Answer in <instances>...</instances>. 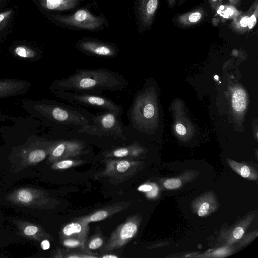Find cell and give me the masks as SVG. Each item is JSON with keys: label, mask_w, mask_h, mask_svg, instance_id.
<instances>
[{"label": "cell", "mask_w": 258, "mask_h": 258, "mask_svg": "<svg viewBox=\"0 0 258 258\" xmlns=\"http://www.w3.org/2000/svg\"><path fill=\"white\" fill-rule=\"evenodd\" d=\"M258 16V3L255 0L249 9L236 17L228 25V28L234 33L244 34L254 28Z\"/></svg>", "instance_id": "cell-9"}, {"label": "cell", "mask_w": 258, "mask_h": 258, "mask_svg": "<svg viewBox=\"0 0 258 258\" xmlns=\"http://www.w3.org/2000/svg\"><path fill=\"white\" fill-rule=\"evenodd\" d=\"M82 148V144L77 141H61L55 142L51 145L49 160L54 161L65 154H76Z\"/></svg>", "instance_id": "cell-13"}, {"label": "cell", "mask_w": 258, "mask_h": 258, "mask_svg": "<svg viewBox=\"0 0 258 258\" xmlns=\"http://www.w3.org/2000/svg\"><path fill=\"white\" fill-rule=\"evenodd\" d=\"M103 258H117L118 256L115 255H105L102 256Z\"/></svg>", "instance_id": "cell-38"}, {"label": "cell", "mask_w": 258, "mask_h": 258, "mask_svg": "<svg viewBox=\"0 0 258 258\" xmlns=\"http://www.w3.org/2000/svg\"><path fill=\"white\" fill-rule=\"evenodd\" d=\"M160 0H135L134 13L140 32L150 29L154 23Z\"/></svg>", "instance_id": "cell-8"}, {"label": "cell", "mask_w": 258, "mask_h": 258, "mask_svg": "<svg viewBox=\"0 0 258 258\" xmlns=\"http://www.w3.org/2000/svg\"><path fill=\"white\" fill-rule=\"evenodd\" d=\"M25 83L14 80L0 81V98L16 95L24 88Z\"/></svg>", "instance_id": "cell-16"}, {"label": "cell", "mask_w": 258, "mask_h": 258, "mask_svg": "<svg viewBox=\"0 0 258 258\" xmlns=\"http://www.w3.org/2000/svg\"><path fill=\"white\" fill-rule=\"evenodd\" d=\"M130 166V164L128 161L122 160L118 163L116 169L119 172H124L128 169Z\"/></svg>", "instance_id": "cell-25"}, {"label": "cell", "mask_w": 258, "mask_h": 258, "mask_svg": "<svg viewBox=\"0 0 258 258\" xmlns=\"http://www.w3.org/2000/svg\"><path fill=\"white\" fill-rule=\"evenodd\" d=\"M108 216V212L105 210H100L92 214L90 217V220L92 222H96L102 220Z\"/></svg>", "instance_id": "cell-22"}, {"label": "cell", "mask_w": 258, "mask_h": 258, "mask_svg": "<svg viewBox=\"0 0 258 258\" xmlns=\"http://www.w3.org/2000/svg\"><path fill=\"white\" fill-rule=\"evenodd\" d=\"M232 104L236 111H243L246 106V95L242 89L236 90L232 96Z\"/></svg>", "instance_id": "cell-17"}, {"label": "cell", "mask_w": 258, "mask_h": 258, "mask_svg": "<svg viewBox=\"0 0 258 258\" xmlns=\"http://www.w3.org/2000/svg\"><path fill=\"white\" fill-rule=\"evenodd\" d=\"M208 13L203 7H198L188 12L176 15L172 19L174 25L180 28H189L205 21Z\"/></svg>", "instance_id": "cell-10"}, {"label": "cell", "mask_w": 258, "mask_h": 258, "mask_svg": "<svg viewBox=\"0 0 258 258\" xmlns=\"http://www.w3.org/2000/svg\"><path fill=\"white\" fill-rule=\"evenodd\" d=\"M53 94L71 104L111 111L121 116L123 113L122 106L111 99L99 95L89 93H74L66 91H53Z\"/></svg>", "instance_id": "cell-3"}, {"label": "cell", "mask_w": 258, "mask_h": 258, "mask_svg": "<svg viewBox=\"0 0 258 258\" xmlns=\"http://www.w3.org/2000/svg\"><path fill=\"white\" fill-rule=\"evenodd\" d=\"M41 246L43 250H47L50 248L49 241L47 239H44L41 242Z\"/></svg>", "instance_id": "cell-35"}, {"label": "cell", "mask_w": 258, "mask_h": 258, "mask_svg": "<svg viewBox=\"0 0 258 258\" xmlns=\"http://www.w3.org/2000/svg\"><path fill=\"white\" fill-rule=\"evenodd\" d=\"M12 10H8L0 13V24L4 22L7 19L12 13Z\"/></svg>", "instance_id": "cell-32"}, {"label": "cell", "mask_w": 258, "mask_h": 258, "mask_svg": "<svg viewBox=\"0 0 258 258\" xmlns=\"http://www.w3.org/2000/svg\"><path fill=\"white\" fill-rule=\"evenodd\" d=\"M73 163V161L71 160H62L55 163L52 167L55 169H64L71 167Z\"/></svg>", "instance_id": "cell-23"}, {"label": "cell", "mask_w": 258, "mask_h": 258, "mask_svg": "<svg viewBox=\"0 0 258 258\" xmlns=\"http://www.w3.org/2000/svg\"><path fill=\"white\" fill-rule=\"evenodd\" d=\"M83 231V229L78 223H71L67 225L63 229V233L66 236L79 234Z\"/></svg>", "instance_id": "cell-19"}, {"label": "cell", "mask_w": 258, "mask_h": 258, "mask_svg": "<svg viewBox=\"0 0 258 258\" xmlns=\"http://www.w3.org/2000/svg\"><path fill=\"white\" fill-rule=\"evenodd\" d=\"M103 243V240L99 237H97L92 240L89 244V248L90 249L95 250L100 247Z\"/></svg>", "instance_id": "cell-24"}, {"label": "cell", "mask_w": 258, "mask_h": 258, "mask_svg": "<svg viewBox=\"0 0 258 258\" xmlns=\"http://www.w3.org/2000/svg\"><path fill=\"white\" fill-rule=\"evenodd\" d=\"M63 245L70 248H75L81 245L80 241L75 239H67L63 241Z\"/></svg>", "instance_id": "cell-26"}, {"label": "cell", "mask_w": 258, "mask_h": 258, "mask_svg": "<svg viewBox=\"0 0 258 258\" xmlns=\"http://www.w3.org/2000/svg\"><path fill=\"white\" fill-rule=\"evenodd\" d=\"M13 223L17 226L19 235L37 242L49 238V235L39 225L29 222L15 219Z\"/></svg>", "instance_id": "cell-12"}, {"label": "cell", "mask_w": 258, "mask_h": 258, "mask_svg": "<svg viewBox=\"0 0 258 258\" xmlns=\"http://www.w3.org/2000/svg\"><path fill=\"white\" fill-rule=\"evenodd\" d=\"M152 189V186L150 185L145 184L140 186L138 188V190L144 192H148Z\"/></svg>", "instance_id": "cell-34"}, {"label": "cell", "mask_w": 258, "mask_h": 258, "mask_svg": "<svg viewBox=\"0 0 258 258\" xmlns=\"http://www.w3.org/2000/svg\"><path fill=\"white\" fill-rule=\"evenodd\" d=\"M186 0H167L168 7L170 9L182 5Z\"/></svg>", "instance_id": "cell-28"}, {"label": "cell", "mask_w": 258, "mask_h": 258, "mask_svg": "<svg viewBox=\"0 0 258 258\" xmlns=\"http://www.w3.org/2000/svg\"><path fill=\"white\" fill-rule=\"evenodd\" d=\"M244 230L241 227H238L233 231V236L236 239L242 238L244 234Z\"/></svg>", "instance_id": "cell-30"}, {"label": "cell", "mask_w": 258, "mask_h": 258, "mask_svg": "<svg viewBox=\"0 0 258 258\" xmlns=\"http://www.w3.org/2000/svg\"><path fill=\"white\" fill-rule=\"evenodd\" d=\"M209 208V204L207 202L203 203L201 206L200 207L198 211V214L199 216L203 217L208 212V211Z\"/></svg>", "instance_id": "cell-27"}, {"label": "cell", "mask_w": 258, "mask_h": 258, "mask_svg": "<svg viewBox=\"0 0 258 258\" xmlns=\"http://www.w3.org/2000/svg\"><path fill=\"white\" fill-rule=\"evenodd\" d=\"M222 0H208L209 5L213 11L216 10L221 5Z\"/></svg>", "instance_id": "cell-31"}, {"label": "cell", "mask_w": 258, "mask_h": 258, "mask_svg": "<svg viewBox=\"0 0 258 258\" xmlns=\"http://www.w3.org/2000/svg\"><path fill=\"white\" fill-rule=\"evenodd\" d=\"M5 199L18 206L36 209L44 208L48 202L44 191L30 187L16 189L8 194Z\"/></svg>", "instance_id": "cell-6"}, {"label": "cell", "mask_w": 258, "mask_h": 258, "mask_svg": "<svg viewBox=\"0 0 258 258\" xmlns=\"http://www.w3.org/2000/svg\"><path fill=\"white\" fill-rule=\"evenodd\" d=\"M74 47L82 53L91 56L114 58L119 54V48L115 44L89 37L77 41Z\"/></svg>", "instance_id": "cell-7"}, {"label": "cell", "mask_w": 258, "mask_h": 258, "mask_svg": "<svg viewBox=\"0 0 258 258\" xmlns=\"http://www.w3.org/2000/svg\"><path fill=\"white\" fill-rule=\"evenodd\" d=\"M51 145L47 149L34 148L23 151L21 153V164L27 167L35 165L42 161L49 153Z\"/></svg>", "instance_id": "cell-14"}, {"label": "cell", "mask_w": 258, "mask_h": 258, "mask_svg": "<svg viewBox=\"0 0 258 258\" xmlns=\"http://www.w3.org/2000/svg\"><path fill=\"white\" fill-rule=\"evenodd\" d=\"M241 0H228V4L232 6H238Z\"/></svg>", "instance_id": "cell-36"}, {"label": "cell", "mask_w": 258, "mask_h": 258, "mask_svg": "<svg viewBox=\"0 0 258 258\" xmlns=\"http://www.w3.org/2000/svg\"><path fill=\"white\" fill-rule=\"evenodd\" d=\"M92 4L78 8L70 14H53V20L66 29L97 32L108 28L109 24L103 14H94L91 11Z\"/></svg>", "instance_id": "cell-2"}, {"label": "cell", "mask_w": 258, "mask_h": 258, "mask_svg": "<svg viewBox=\"0 0 258 258\" xmlns=\"http://www.w3.org/2000/svg\"><path fill=\"white\" fill-rule=\"evenodd\" d=\"M176 130L177 132L181 135H185L186 132V128L184 126L180 123H178L176 125Z\"/></svg>", "instance_id": "cell-33"}, {"label": "cell", "mask_w": 258, "mask_h": 258, "mask_svg": "<svg viewBox=\"0 0 258 258\" xmlns=\"http://www.w3.org/2000/svg\"><path fill=\"white\" fill-rule=\"evenodd\" d=\"M181 181L178 178L169 179L164 182V186L169 189H175L179 188L181 185Z\"/></svg>", "instance_id": "cell-21"}, {"label": "cell", "mask_w": 258, "mask_h": 258, "mask_svg": "<svg viewBox=\"0 0 258 258\" xmlns=\"http://www.w3.org/2000/svg\"><path fill=\"white\" fill-rule=\"evenodd\" d=\"M214 77H215V79H216V80H218V76L217 75H215V76H214Z\"/></svg>", "instance_id": "cell-39"}, {"label": "cell", "mask_w": 258, "mask_h": 258, "mask_svg": "<svg viewBox=\"0 0 258 258\" xmlns=\"http://www.w3.org/2000/svg\"><path fill=\"white\" fill-rule=\"evenodd\" d=\"M40 108L47 117L62 125L80 128L90 123L85 115L66 106L43 104Z\"/></svg>", "instance_id": "cell-5"}, {"label": "cell", "mask_w": 258, "mask_h": 258, "mask_svg": "<svg viewBox=\"0 0 258 258\" xmlns=\"http://www.w3.org/2000/svg\"><path fill=\"white\" fill-rule=\"evenodd\" d=\"M137 229V225L133 221L120 226L112 234L106 250L117 249L127 243L136 235Z\"/></svg>", "instance_id": "cell-11"}, {"label": "cell", "mask_w": 258, "mask_h": 258, "mask_svg": "<svg viewBox=\"0 0 258 258\" xmlns=\"http://www.w3.org/2000/svg\"><path fill=\"white\" fill-rule=\"evenodd\" d=\"M141 149L136 145H133L130 147H122L115 149L112 154L116 157H123L128 155L130 153L133 155L139 153Z\"/></svg>", "instance_id": "cell-18"}, {"label": "cell", "mask_w": 258, "mask_h": 258, "mask_svg": "<svg viewBox=\"0 0 258 258\" xmlns=\"http://www.w3.org/2000/svg\"><path fill=\"white\" fill-rule=\"evenodd\" d=\"M120 116L113 112L104 111L94 116L92 118V123L79 128L78 131L80 133L92 135H113L124 138Z\"/></svg>", "instance_id": "cell-4"}, {"label": "cell", "mask_w": 258, "mask_h": 258, "mask_svg": "<svg viewBox=\"0 0 258 258\" xmlns=\"http://www.w3.org/2000/svg\"><path fill=\"white\" fill-rule=\"evenodd\" d=\"M239 173L244 178H248L250 176L251 172L250 168L247 166H243L240 168Z\"/></svg>", "instance_id": "cell-29"}, {"label": "cell", "mask_w": 258, "mask_h": 258, "mask_svg": "<svg viewBox=\"0 0 258 258\" xmlns=\"http://www.w3.org/2000/svg\"><path fill=\"white\" fill-rule=\"evenodd\" d=\"M157 188L156 187H153L152 189L148 192V196L149 197L155 196L157 194Z\"/></svg>", "instance_id": "cell-37"}, {"label": "cell", "mask_w": 258, "mask_h": 258, "mask_svg": "<svg viewBox=\"0 0 258 258\" xmlns=\"http://www.w3.org/2000/svg\"><path fill=\"white\" fill-rule=\"evenodd\" d=\"M85 0H40L41 7L47 10L64 11L78 8Z\"/></svg>", "instance_id": "cell-15"}, {"label": "cell", "mask_w": 258, "mask_h": 258, "mask_svg": "<svg viewBox=\"0 0 258 258\" xmlns=\"http://www.w3.org/2000/svg\"><path fill=\"white\" fill-rule=\"evenodd\" d=\"M128 85L122 75L106 68L80 69L68 77L55 81L52 91L99 95L103 91H123Z\"/></svg>", "instance_id": "cell-1"}, {"label": "cell", "mask_w": 258, "mask_h": 258, "mask_svg": "<svg viewBox=\"0 0 258 258\" xmlns=\"http://www.w3.org/2000/svg\"><path fill=\"white\" fill-rule=\"evenodd\" d=\"M14 52L19 57L25 58H33L36 55L34 51L25 46L16 47Z\"/></svg>", "instance_id": "cell-20"}]
</instances>
